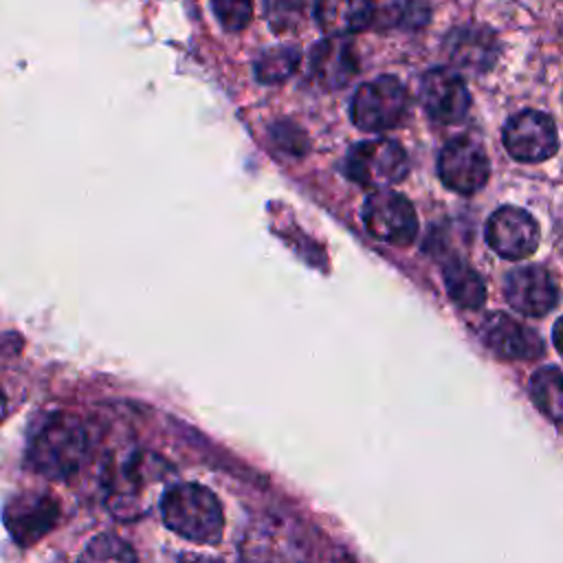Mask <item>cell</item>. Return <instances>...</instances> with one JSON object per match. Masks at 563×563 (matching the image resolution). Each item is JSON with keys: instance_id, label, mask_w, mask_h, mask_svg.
<instances>
[{"instance_id": "obj_23", "label": "cell", "mask_w": 563, "mask_h": 563, "mask_svg": "<svg viewBox=\"0 0 563 563\" xmlns=\"http://www.w3.org/2000/svg\"><path fill=\"white\" fill-rule=\"evenodd\" d=\"M88 559H114V561H123V559H134V552L119 541L112 534H101L99 539H95L88 550H86Z\"/></svg>"}, {"instance_id": "obj_21", "label": "cell", "mask_w": 563, "mask_h": 563, "mask_svg": "<svg viewBox=\"0 0 563 563\" xmlns=\"http://www.w3.org/2000/svg\"><path fill=\"white\" fill-rule=\"evenodd\" d=\"M266 20L277 33L290 31L303 18L306 0H264Z\"/></svg>"}, {"instance_id": "obj_25", "label": "cell", "mask_w": 563, "mask_h": 563, "mask_svg": "<svg viewBox=\"0 0 563 563\" xmlns=\"http://www.w3.org/2000/svg\"><path fill=\"white\" fill-rule=\"evenodd\" d=\"M4 418V396H2V391H0V420Z\"/></svg>"}, {"instance_id": "obj_11", "label": "cell", "mask_w": 563, "mask_h": 563, "mask_svg": "<svg viewBox=\"0 0 563 563\" xmlns=\"http://www.w3.org/2000/svg\"><path fill=\"white\" fill-rule=\"evenodd\" d=\"M59 519V504L46 493L15 495L4 508V523L9 534L22 548L33 545L55 528Z\"/></svg>"}, {"instance_id": "obj_6", "label": "cell", "mask_w": 563, "mask_h": 563, "mask_svg": "<svg viewBox=\"0 0 563 563\" xmlns=\"http://www.w3.org/2000/svg\"><path fill=\"white\" fill-rule=\"evenodd\" d=\"M504 147L521 163H541L559 147L556 125L550 114L539 110H521L504 125Z\"/></svg>"}, {"instance_id": "obj_17", "label": "cell", "mask_w": 563, "mask_h": 563, "mask_svg": "<svg viewBox=\"0 0 563 563\" xmlns=\"http://www.w3.org/2000/svg\"><path fill=\"white\" fill-rule=\"evenodd\" d=\"M444 282L451 299L468 310H477L486 301V286L479 273L462 260L451 262L444 268Z\"/></svg>"}, {"instance_id": "obj_24", "label": "cell", "mask_w": 563, "mask_h": 563, "mask_svg": "<svg viewBox=\"0 0 563 563\" xmlns=\"http://www.w3.org/2000/svg\"><path fill=\"white\" fill-rule=\"evenodd\" d=\"M552 339H554V347L559 350V354L563 356V317H559V321L552 328Z\"/></svg>"}, {"instance_id": "obj_15", "label": "cell", "mask_w": 563, "mask_h": 563, "mask_svg": "<svg viewBox=\"0 0 563 563\" xmlns=\"http://www.w3.org/2000/svg\"><path fill=\"white\" fill-rule=\"evenodd\" d=\"M479 332L482 341L504 358H534L541 354L539 336L504 312H493Z\"/></svg>"}, {"instance_id": "obj_9", "label": "cell", "mask_w": 563, "mask_h": 563, "mask_svg": "<svg viewBox=\"0 0 563 563\" xmlns=\"http://www.w3.org/2000/svg\"><path fill=\"white\" fill-rule=\"evenodd\" d=\"M156 462L145 455L123 460L110 482V508L119 519H134L150 508V484L158 477Z\"/></svg>"}, {"instance_id": "obj_2", "label": "cell", "mask_w": 563, "mask_h": 563, "mask_svg": "<svg viewBox=\"0 0 563 563\" xmlns=\"http://www.w3.org/2000/svg\"><path fill=\"white\" fill-rule=\"evenodd\" d=\"M84 455V424L70 413H55L31 438L26 462L48 479H66L79 471Z\"/></svg>"}, {"instance_id": "obj_19", "label": "cell", "mask_w": 563, "mask_h": 563, "mask_svg": "<svg viewBox=\"0 0 563 563\" xmlns=\"http://www.w3.org/2000/svg\"><path fill=\"white\" fill-rule=\"evenodd\" d=\"M372 22H378L383 29H420L429 20V9L420 0H372Z\"/></svg>"}, {"instance_id": "obj_16", "label": "cell", "mask_w": 563, "mask_h": 563, "mask_svg": "<svg viewBox=\"0 0 563 563\" xmlns=\"http://www.w3.org/2000/svg\"><path fill=\"white\" fill-rule=\"evenodd\" d=\"M372 0H317L314 20L328 35H350L372 24Z\"/></svg>"}, {"instance_id": "obj_12", "label": "cell", "mask_w": 563, "mask_h": 563, "mask_svg": "<svg viewBox=\"0 0 563 563\" xmlns=\"http://www.w3.org/2000/svg\"><path fill=\"white\" fill-rule=\"evenodd\" d=\"M506 301L526 317H545L556 306V284L548 268L528 264L508 273L504 284Z\"/></svg>"}, {"instance_id": "obj_3", "label": "cell", "mask_w": 563, "mask_h": 563, "mask_svg": "<svg viewBox=\"0 0 563 563\" xmlns=\"http://www.w3.org/2000/svg\"><path fill=\"white\" fill-rule=\"evenodd\" d=\"M345 174L365 189H389L409 174V156L394 139H369L350 150Z\"/></svg>"}, {"instance_id": "obj_10", "label": "cell", "mask_w": 563, "mask_h": 563, "mask_svg": "<svg viewBox=\"0 0 563 563\" xmlns=\"http://www.w3.org/2000/svg\"><path fill=\"white\" fill-rule=\"evenodd\" d=\"M424 112L444 125H457L471 110V95L464 79L449 68H433L420 81Z\"/></svg>"}, {"instance_id": "obj_1", "label": "cell", "mask_w": 563, "mask_h": 563, "mask_svg": "<svg viewBox=\"0 0 563 563\" xmlns=\"http://www.w3.org/2000/svg\"><path fill=\"white\" fill-rule=\"evenodd\" d=\"M161 515L165 526L187 541L216 545L222 537V506L207 486L194 482L169 486L161 497Z\"/></svg>"}, {"instance_id": "obj_14", "label": "cell", "mask_w": 563, "mask_h": 563, "mask_svg": "<svg viewBox=\"0 0 563 563\" xmlns=\"http://www.w3.org/2000/svg\"><path fill=\"white\" fill-rule=\"evenodd\" d=\"M358 70V57L350 42L332 35L310 51V73L314 81L328 90L345 86Z\"/></svg>"}, {"instance_id": "obj_5", "label": "cell", "mask_w": 563, "mask_h": 563, "mask_svg": "<svg viewBox=\"0 0 563 563\" xmlns=\"http://www.w3.org/2000/svg\"><path fill=\"white\" fill-rule=\"evenodd\" d=\"M363 222L372 238L394 246L411 244L418 233L413 205L391 189H376L367 196L363 205Z\"/></svg>"}, {"instance_id": "obj_20", "label": "cell", "mask_w": 563, "mask_h": 563, "mask_svg": "<svg viewBox=\"0 0 563 563\" xmlns=\"http://www.w3.org/2000/svg\"><path fill=\"white\" fill-rule=\"evenodd\" d=\"M301 53L292 44H279L264 51L255 62V75L262 84H279L288 79L299 66Z\"/></svg>"}, {"instance_id": "obj_22", "label": "cell", "mask_w": 563, "mask_h": 563, "mask_svg": "<svg viewBox=\"0 0 563 563\" xmlns=\"http://www.w3.org/2000/svg\"><path fill=\"white\" fill-rule=\"evenodd\" d=\"M211 7L227 31H242L253 18V0H211Z\"/></svg>"}, {"instance_id": "obj_8", "label": "cell", "mask_w": 563, "mask_h": 563, "mask_svg": "<svg viewBox=\"0 0 563 563\" xmlns=\"http://www.w3.org/2000/svg\"><path fill=\"white\" fill-rule=\"evenodd\" d=\"M486 242L506 260L530 257L539 246L537 220L519 207H499L486 222Z\"/></svg>"}, {"instance_id": "obj_18", "label": "cell", "mask_w": 563, "mask_h": 563, "mask_svg": "<svg viewBox=\"0 0 563 563\" xmlns=\"http://www.w3.org/2000/svg\"><path fill=\"white\" fill-rule=\"evenodd\" d=\"M530 396L539 411L554 422L563 424V372L543 367L530 378Z\"/></svg>"}, {"instance_id": "obj_13", "label": "cell", "mask_w": 563, "mask_h": 563, "mask_svg": "<svg viewBox=\"0 0 563 563\" xmlns=\"http://www.w3.org/2000/svg\"><path fill=\"white\" fill-rule=\"evenodd\" d=\"M446 53L457 68L486 73L499 57V42L488 26H457L446 37Z\"/></svg>"}, {"instance_id": "obj_7", "label": "cell", "mask_w": 563, "mask_h": 563, "mask_svg": "<svg viewBox=\"0 0 563 563\" xmlns=\"http://www.w3.org/2000/svg\"><path fill=\"white\" fill-rule=\"evenodd\" d=\"M438 174L449 189L471 196L486 185L490 176V161L479 143L460 136L442 147L438 156Z\"/></svg>"}, {"instance_id": "obj_4", "label": "cell", "mask_w": 563, "mask_h": 563, "mask_svg": "<svg viewBox=\"0 0 563 563\" xmlns=\"http://www.w3.org/2000/svg\"><path fill=\"white\" fill-rule=\"evenodd\" d=\"M407 106L409 97L400 79L383 75L354 92L350 114L356 128L365 132H385L405 119Z\"/></svg>"}]
</instances>
